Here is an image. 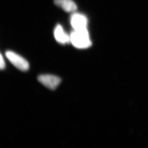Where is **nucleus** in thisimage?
I'll list each match as a JSON object with an SVG mask.
<instances>
[{"label": "nucleus", "instance_id": "nucleus-1", "mask_svg": "<svg viewBox=\"0 0 148 148\" xmlns=\"http://www.w3.org/2000/svg\"><path fill=\"white\" fill-rule=\"evenodd\" d=\"M70 42L75 48L86 49L92 45L89 35L87 29L74 30L70 35Z\"/></svg>", "mask_w": 148, "mask_h": 148}, {"label": "nucleus", "instance_id": "nucleus-2", "mask_svg": "<svg viewBox=\"0 0 148 148\" xmlns=\"http://www.w3.org/2000/svg\"><path fill=\"white\" fill-rule=\"evenodd\" d=\"M5 56L14 67L21 71H27L29 68L27 61L14 52L7 51L6 52Z\"/></svg>", "mask_w": 148, "mask_h": 148}, {"label": "nucleus", "instance_id": "nucleus-3", "mask_svg": "<svg viewBox=\"0 0 148 148\" xmlns=\"http://www.w3.org/2000/svg\"><path fill=\"white\" fill-rule=\"evenodd\" d=\"M38 81L44 86L52 90L56 89L62 81L60 78L50 74L41 75L38 77Z\"/></svg>", "mask_w": 148, "mask_h": 148}, {"label": "nucleus", "instance_id": "nucleus-4", "mask_svg": "<svg viewBox=\"0 0 148 148\" xmlns=\"http://www.w3.org/2000/svg\"><path fill=\"white\" fill-rule=\"evenodd\" d=\"M71 25L74 30L87 29V20L85 16L79 14H74L71 16Z\"/></svg>", "mask_w": 148, "mask_h": 148}, {"label": "nucleus", "instance_id": "nucleus-5", "mask_svg": "<svg viewBox=\"0 0 148 148\" xmlns=\"http://www.w3.org/2000/svg\"><path fill=\"white\" fill-rule=\"evenodd\" d=\"M54 3L67 12H73L77 9V6L72 0H55Z\"/></svg>", "mask_w": 148, "mask_h": 148}, {"label": "nucleus", "instance_id": "nucleus-6", "mask_svg": "<svg viewBox=\"0 0 148 148\" xmlns=\"http://www.w3.org/2000/svg\"><path fill=\"white\" fill-rule=\"evenodd\" d=\"M54 36L57 42L60 44H65L70 41V36L65 33L60 25H57L54 30Z\"/></svg>", "mask_w": 148, "mask_h": 148}, {"label": "nucleus", "instance_id": "nucleus-7", "mask_svg": "<svg viewBox=\"0 0 148 148\" xmlns=\"http://www.w3.org/2000/svg\"><path fill=\"white\" fill-rule=\"evenodd\" d=\"M5 67V63L4 62V59L3 58V55L1 54V59H0V68L1 70L4 69Z\"/></svg>", "mask_w": 148, "mask_h": 148}]
</instances>
